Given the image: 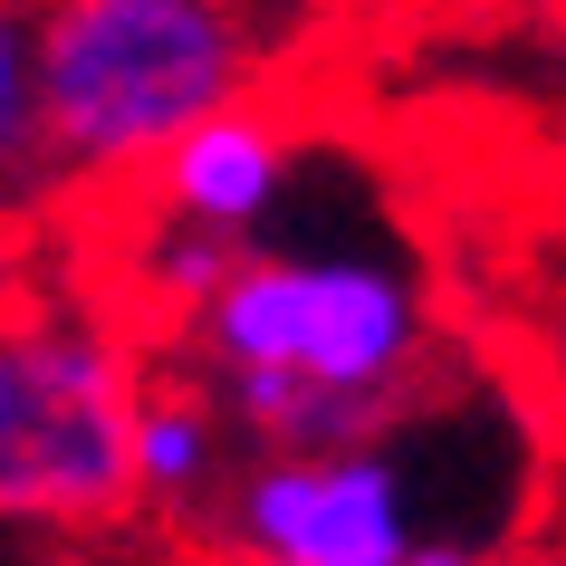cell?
<instances>
[{
	"instance_id": "cell-1",
	"label": "cell",
	"mask_w": 566,
	"mask_h": 566,
	"mask_svg": "<svg viewBox=\"0 0 566 566\" xmlns=\"http://www.w3.org/2000/svg\"><path fill=\"white\" fill-rule=\"evenodd\" d=\"M174 346L240 442H327L394 422L442 375V307L394 231L279 211L231 250L221 289L174 327Z\"/></svg>"
},
{
	"instance_id": "cell-2",
	"label": "cell",
	"mask_w": 566,
	"mask_h": 566,
	"mask_svg": "<svg viewBox=\"0 0 566 566\" xmlns=\"http://www.w3.org/2000/svg\"><path fill=\"white\" fill-rule=\"evenodd\" d=\"M528 500H537L528 413L509 394L451 403L432 375L394 422L327 432V442H250L192 528L221 566H403L432 528L518 547Z\"/></svg>"
},
{
	"instance_id": "cell-3",
	"label": "cell",
	"mask_w": 566,
	"mask_h": 566,
	"mask_svg": "<svg viewBox=\"0 0 566 566\" xmlns=\"http://www.w3.org/2000/svg\"><path fill=\"white\" fill-rule=\"evenodd\" d=\"M39 182L125 192L182 125L260 87L269 30L250 0H30Z\"/></svg>"
},
{
	"instance_id": "cell-4",
	"label": "cell",
	"mask_w": 566,
	"mask_h": 566,
	"mask_svg": "<svg viewBox=\"0 0 566 566\" xmlns=\"http://www.w3.org/2000/svg\"><path fill=\"white\" fill-rule=\"evenodd\" d=\"M145 336L96 298H10L0 356V528H116Z\"/></svg>"
},
{
	"instance_id": "cell-5",
	"label": "cell",
	"mask_w": 566,
	"mask_h": 566,
	"mask_svg": "<svg viewBox=\"0 0 566 566\" xmlns=\"http://www.w3.org/2000/svg\"><path fill=\"white\" fill-rule=\"evenodd\" d=\"M298 174H307L298 125L269 116L260 96H240L221 116L182 125L174 145L125 182V202L154 211V221H182V231L221 240V250H240V240H260L279 211L298 202Z\"/></svg>"
},
{
	"instance_id": "cell-6",
	"label": "cell",
	"mask_w": 566,
	"mask_h": 566,
	"mask_svg": "<svg viewBox=\"0 0 566 566\" xmlns=\"http://www.w3.org/2000/svg\"><path fill=\"white\" fill-rule=\"evenodd\" d=\"M231 413L211 403V385H192L182 365H145V394H135V442H125V480H135V509L154 518H202L221 500V480L240 461Z\"/></svg>"
},
{
	"instance_id": "cell-7",
	"label": "cell",
	"mask_w": 566,
	"mask_h": 566,
	"mask_svg": "<svg viewBox=\"0 0 566 566\" xmlns=\"http://www.w3.org/2000/svg\"><path fill=\"white\" fill-rule=\"evenodd\" d=\"M0 182H39V49H30V0H0Z\"/></svg>"
},
{
	"instance_id": "cell-8",
	"label": "cell",
	"mask_w": 566,
	"mask_h": 566,
	"mask_svg": "<svg viewBox=\"0 0 566 566\" xmlns=\"http://www.w3.org/2000/svg\"><path fill=\"white\" fill-rule=\"evenodd\" d=\"M500 566H566V537H518Z\"/></svg>"
},
{
	"instance_id": "cell-9",
	"label": "cell",
	"mask_w": 566,
	"mask_h": 566,
	"mask_svg": "<svg viewBox=\"0 0 566 566\" xmlns=\"http://www.w3.org/2000/svg\"><path fill=\"white\" fill-rule=\"evenodd\" d=\"M0 356H10V289H0Z\"/></svg>"
}]
</instances>
